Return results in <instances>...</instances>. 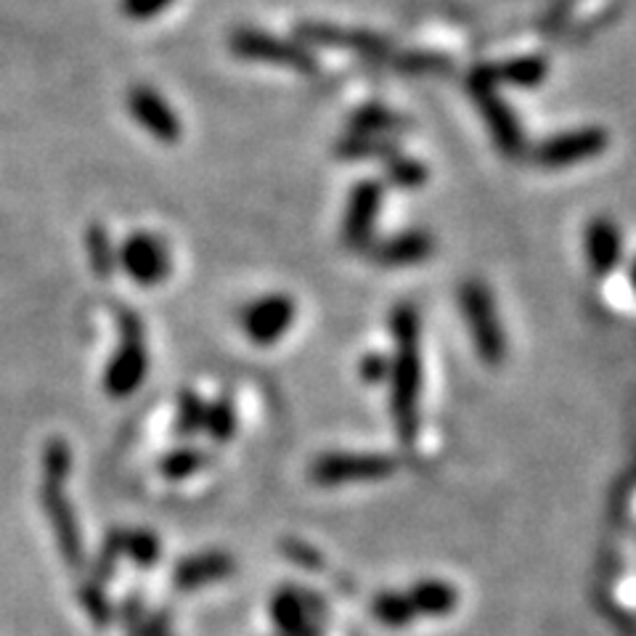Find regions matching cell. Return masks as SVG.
Returning a JSON list of instances; mask_svg holds the SVG:
<instances>
[{
	"label": "cell",
	"instance_id": "6da1fadb",
	"mask_svg": "<svg viewBox=\"0 0 636 636\" xmlns=\"http://www.w3.org/2000/svg\"><path fill=\"white\" fill-rule=\"evenodd\" d=\"M395 350L391 356V417L400 443H411L419 432V404H422V319L413 302H398L391 313Z\"/></svg>",
	"mask_w": 636,
	"mask_h": 636
},
{
	"label": "cell",
	"instance_id": "7a4b0ae2",
	"mask_svg": "<svg viewBox=\"0 0 636 636\" xmlns=\"http://www.w3.org/2000/svg\"><path fill=\"white\" fill-rule=\"evenodd\" d=\"M459 311L465 316V324L472 337L475 353L485 367H502L506 358V337L504 326L499 321L496 302H493L491 289L483 281L469 279L459 287Z\"/></svg>",
	"mask_w": 636,
	"mask_h": 636
},
{
	"label": "cell",
	"instance_id": "3957f363",
	"mask_svg": "<svg viewBox=\"0 0 636 636\" xmlns=\"http://www.w3.org/2000/svg\"><path fill=\"white\" fill-rule=\"evenodd\" d=\"M398 472V461L387 454H356V451H329L308 467V480L319 488H339L356 483H380Z\"/></svg>",
	"mask_w": 636,
	"mask_h": 636
},
{
	"label": "cell",
	"instance_id": "277c9868",
	"mask_svg": "<svg viewBox=\"0 0 636 636\" xmlns=\"http://www.w3.org/2000/svg\"><path fill=\"white\" fill-rule=\"evenodd\" d=\"M120 337L122 345L112 361H109L107 374H104V391L112 398H128L144 385L146 372H149V356L144 345V324L133 311L120 313Z\"/></svg>",
	"mask_w": 636,
	"mask_h": 636
},
{
	"label": "cell",
	"instance_id": "5b68a950",
	"mask_svg": "<svg viewBox=\"0 0 636 636\" xmlns=\"http://www.w3.org/2000/svg\"><path fill=\"white\" fill-rule=\"evenodd\" d=\"M231 51L239 59L247 61H265V64L284 67V70L302 72V75H313L319 70L316 57H313L311 48H305L298 40L276 38V35L263 33V29L252 27H239L231 35Z\"/></svg>",
	"mask_w": 636,
	"mask_h": 636
},
{
	"label": "cell",
	"instance_id": "8992f818",
	"mask_svg": "<svg viewBox=\"0 0 636 636\" xmlns=\"http://www.w3.org/2000/svg\"><path fill=\"white\" fill-rule=\"evenodd\" d=\"M242 329L247 339L257 348H274L298 321V302L289 295L274 292L252 300L242 311Z\"/></svg>",
	"mask_w": 636,
	"mask_h": 636
},
{
	"label": "cell",
	"instance_id": "52a82bcc",
	"mask_svg": "<svg viewBox=\"0 0 636 636\" xmlns=\"http://www.w3.org/2000/svg\"><path fill=\"white\" fill-rule=\"evenodd\" d=\"M295 35H298V43H302L305 48H339V51H350L369 61H395L391 40L367 33V29H345L335 27V24L305 22L295 29Z\"/></svg>",
	"mask_w": 636,
	"mask_h": 636
},
{
	"label": "cell",
	"instance_id": "ba28073f",
	"mask_svg": "<svg viewBox=\"0 0 636 636\" xmlns=\"http://www.w3.org/2000/svg\"><path fill=\"white\" fill-rule=\"evenodd\" d=\"M608 133L602 128H578V131L557 133L552 139L541 141L539 146H533L530 157L539 168L547 170H560L571 168V165L586 163V159H595L608 149Z\"/></svg>",
	"mask_w": 636,
	"mask_h": 636
},
{
	"label": "cell",
	"instance_id": "9c48e42d",
	"mask_svg": "<svg viewBox=\"0 0 636 636\" xmlns=\"http://www.w3.org/2000/svg\"><path fill=\"white\" fill-rule=\"evenodd\" d=\"M382 202H385V187L380 181H358L348 196V207H345L343 220V244L348 250L367 252L369 244L374 242V226L380 218Z\"/></svg>",
	"mask_w": 636,
	"mask_h": 636
},
{
	"label": "cell",
	"instance_id": "30bf717a",
	"mask_svg": "<svg viewBox=\"0 0 636 636\" xmlns=\"http://www.w3.org/2000/svg\"><path fill=\"white\" fill-rule=\"evenodd\" d=\"M319 608L321 599L311 591L284 586L274 591L268 602V617L274 623L276 636H321L319 626Z\"/></svg>",
	"mask_w": 636,
	"mask_h": 636
},
{
	"label": "cell",
	"instance_id": "8fae6325",
	"mask_svg": "<svg viewBox=\"0 0 636 636\" xmlns=\"http://www.w3.org/2000/svg\"><path fill=\"white\" fill-rule=\"evenodd\" d=\"M40 504H43V512H46L48 523H51L53 536H57L61 557H64L67 565L80 571V567L85 565L83 539H80L77 517H75V512H72L70 499H67L64 485L43 483Z\"/></svg>",
	"mask_w": 636,
	"mask_h": 636
},
{
	"label": "cell",
	"instance_id": "7c38bea8",
	"mask_svg": "<svg viewBox=\"0 0 636 636\" xmlns=\"http://www.w3.org/2000/svg\"><path fill=\"white\" fill-rule=\"evenodd\" d=\"M469 96L478 104L480 115H483L488 131H491L493 144L499 146V152L506 154V157H523V154H528V141H525L520 122H517L515 112L506 107L496 88L469 91Z\"/></svg>",
	"mask_w": 636,
	"mask_h": 636
},
{
	"label": "cell",
	"instance_id": "4fadbf2b",
	"mask_svg": "<svg viewBox=\"0 0 636 636\" xmlns=\"http://www.w3.org/2000/svg\"><path fill=\"white\" fill-rule=\"evenodd\" d=\"M120 263L128 276L141 287H157L168 279L170 255L165 244L152 233H133L120 250Z\"/></svg>",
	"mask_w": 636,
	"mask_h": 636
},
{
	"label": "cell",
	"instance_id": "5bb4252c",
	"mask_svg": "<svg viewBox=\"0 0 636 636\" xmlns=\"http://www.w3.org/2000/svg\"><path fill=\"white\" fill-rule=\"evenodd\" d=\"M435 252V237L424 228H406V231L393 233V237L380 239L369 244L367 257L382 268H409L430 261Z\"/></svg>",
	"mask_w": 636,
	"mask_h": 636
},
{
	"label": "cell",
	"instance_id": "9a60e30c",
	"mask_svg": "<svg viewBox=\"0 0 636 636\" xmlns=\"http://www.w3.org/2000/svg\"><path fill=\"white\" fill-rule=\"evenodd\" d=\"M584 255L589 271L599 279L610 276L623 263V233L613 218L597 215L584 228Z\"/></svg>",
	"mask_w": 636,
	"mask_h": 636
},
{
	"label": "cell",
	"instance_id": "2e32d148",
	"mask_svg": "<svg viewBox=\"0 0 636 636\" xmlns=\"http://www.w3.org/2000/svg\"><path fill=\"white\" fill-rule=\"evenodd\" d=\"M233 571H237V562H233L231 554L213 549V552H202L178 562L176 573H172V584H176L178 591H194L231 578Z\"/></svg>",
	"mask_w": 636,
	"mask_h": 636
},
{
	"label": "cell",
	"instance_id": "e0dca14e",
	"mask_svg": "<svg viewBox=\"0 0 636 636\" xmlns=\"http://www.w3.org/2000/svg\"><path fill=\"white\" fill-rule=\"evenodd\" d=\"M131 112L154 139L165 141V144L181 139V122H178L176 112L152 88L131 91Z\"/></svg>",
	"mask_w": 636,
	"mask_h": 636
},
{
	"label": "cell",
	"instance_id": "ac0fdd59",
	"mask_svg": "<svg viewBox=\"0 0 636 636\" xmlns=\"http://www.w3.org/2000/svg\"><path fill=\"white\" fill-rule=\"evenodd\" d=\"M413 615L419 617H448L459 610L461 595L451 580L443 578H422L406 589Z\"/></svg>",
	"mask_w": 636,
	"mask_h": 636
},
{
	"label": "cell",
	"instance_id": "d6986e66",
	"mask_svg": "<svg viewBox=\"0 0 636 636\" xmlns=\"http://www.w3.org/2000/svg\"><path fill=\"white\" fill-rule=\"evenodd\" d=\"M350 133H363V135H382V139H391V133L404 131L406 120L400 115H395L393 109L380 107V104H367V107L356 109L350 115Z\"/></svg>",
	"mask_w": 636,
	"mask_h": 636
},
{
	"label": "cell",
	"instance_id": "ffe728a7",
	"mask_svg": "<svg viewBox=\"0 0 636 636\" xmlns=\"http://www.w3.org/2000/svg\"><path fill=\"white\" fill-rule=\"evenodd\" d=\"M493 67H496L499 85L509 83L515 85V88H536V85H541L549 75V64L543 57H517Z\"/></svg>",
	"mask_w": 636,
	"mask_h": 636
},
{
	"label": "cell",
	"instance_id": "44dd1931",
	"mask_svg": "<svg viewBox=\"0 0 636 636\" xmlns=\"http://www.w3.org/2000/svg\"><path fill=\"white\" fill-rule=\"evenodd\" d=\"M335 154L343 159H387L395 149V141L382 139V135H363V133H350L345 139L337 141Z\"/></svg>",
	"mask_w": 636,
	"mask_h": 636
},
{
	"label": "cell",
	"instance_id": "7402d4cb",
	"mask_svg": "<svg viewBox=\"0 0 636 636\" xmlns=\"http://www.w3.org/2000/svg\"><path fill=\"white\" fill-rule=\"evenodd\" d=\"M372 617L385 628H406L417 621L406 591H380L372 599Z\"/></svg>",
	"mask_w": 636,
	"mask_h": 636
},
{
	"label": "cell",
	"instance_id": "603a6c76",
	"mask_svg": "<svg viewBox=\"0 0 636 636\" xmlns=\"http://www.w3.org/2000/svg\"><path fill=\"white\" fill-rule=\"evenodd\" d=\"M209 467V454L196 446H183L170 451L168 456H163L159 461V472L168 480H187L191 475H200L202 469Z\"/></svg>",
	"mask_w": 636,
	"mask_h": 636
},
{
	"label": "cell",
	"instance_id": "cb8c5ba5",
	"mask_svg": "<svg viewBox=\"0 0 636 636\" xmlns=\"http://www.w3.org/2000/svg\"><path fill=\"white\" fill-rule=\"evenodd\" d=\"M385 176L398 189H419L428 183L430 172L428 165L419 163V159L406 157V154H393V157L385 159Z\"/></svg>",
	"mask_w": 636,
	"mask_h": 636
},
{
	"label": "cell",
	"instance_id": "d4e9b609",
	"mask_svg": "<svg viewBox=\"0 0 636 636\" xmlns=\"http://www.w3.org/2000/svg\"><path fill=\"white\" fill-rule=\"evenodd\" d=\"M120 617L125 621L128 634H131V636H172L168 623H165L163 617L146 613L144 604H141L139 597L128 599V602L122 604Z\"/></svg>",
	"mask_w": 636,
	"mask_h": 636
},
{
	"label": "cell",
	"instance_id": "484cf974",
	"mask_svg": "<svg viewBox=\"0 0 636 636\" xmlns=\"http://www.w3.org/2000/svg\"><path fill=\"white\" fill-rule=\"evenodd\" d=\"M205 411L207 400H202L194 391H183L178 395L176 409V432L181 437H194L196 432L205 430Z\"/></svg>",
	"mask_w": 636,
	"mask_h": 636
},
{
	"label": "cell",
	"instance_id": "4316f807",
	"mask_svg": "<svg viewBox=\"0 0 636 636\" xmlns=\"http://www.w3.org/2000/svg\"><path fill=\"white\" fill-rule=\"evenodd\" d=\"M215 443H228L237 435V409L228 398H218L207 404L205 411V430Z\"/></svg>",
	"mask_w": 636,
	"mask_h": 636
},
{
	"label": "cell",
	"instance_id": "83f0119b",
	"mask_svg": "<svg viewBox=\"0 0 636 636\" xmlns=\"http://www.w3.org/2000/svg\"><path fill=\"white\" fill-rule=\"evenodd\" d=\"M43 469H46V483L64 485L72 472V448L61 437H51L43 451Z\"/></svg>",
	"mask_w": 636,
	"mask_h": 636
},
{
	"label": "cell",
	"instance_id": "f1b7e54d",
	"mask_svg": "<svg viewBox=\"0 0 636 636\" xmlns=\"http://www.w3.org/2000/svg\"><path fill=\"white\" fill-rule=\"evenodd\" d=\"M77 599L96 626H109V623H112L115 610H112V604H109V599L107 595H104L98 580H83V584L77 586Z\"/></svg>",
	"mask_w": 636,
	"mask_h": 636
},
{
	"label": "cell",
	"instance_id": "f546056e",
	"mask_svg": "<svg viewBox=\"0 0 636 636\" xmlns=\"http://www.w3.org/2000/svg\"><path fill=\"white\" fill-rule=\"evenodd\" d=\"M120 557H125V530L115 528L112 533L101 541V549H98V557L94 565V580L104 584V580L112 578Z\"/></svg>",
	"mask_w": 636,
	"mask_h": 636
},
{
	"label": "cell",
	"instance_id": "4dcf8cb0",
	"mask_svg": "<svg viewBox=\"0 0 636 636\" xmlns=\"http://www.w3.org/2000/svg\"><path fill=\"white\" fill-rule=\"evenodd\" d=\"M163 554L159 539L149 530H125V557H131L139 567H154Z\"/></svg>",
	"mask_w": 636,
	"mask_h": 636
},
{
	"label": "cell",
	"instance_id": "1f68e13d",
	"mask_svg": "<svg viewBox=\"0 0 636 636\" xmlns=\"http://www.w3.org/2000/svg\"><path fill=\"white\" fill-rule=\"evenodd\" d=\"M88 250H91V265L101 279H107L115 271V252L112 244H109V237L104 233V228L94 226L88 231Z\"/></svg>",
	"mask_w": 636,
	"mask_h": 636
},
{
	"label": "cell",
	"instance_id": "d6a6232c",
	"mask_svg": "<svg viewBox=\"0 0 636 636\" xmlns=\"http://www.w3.org/2000/svg\"><path fill=\"white\" fill-rule=\"evenodd\" d=\"M358 376L367 385H385L387 376H391V356L367 353L361 358V363H358Z\"/></svg>",
	"mask_w": 636,
	"mask_h": 636
},
{
	"label": "cell",
	"instance_id": "836d02e7",
	"mask_svg": "<svg viewBox=\"0 0 636 636\" xmlns=\"http://www.w3.org/2000/svg\"><path fill=\"white\" fill-rule=\"evenodd\" d=\"M172 0H125L122 9H125L128 16L133 20H149V16H157L159 11H165Z\"/></svg>",
	"mask_w": 636,
	"mask_h": 636
},
{
	"label": "cell",
	"instance_id": "e575fe53",
	"mask_svg": "<svg viewBox=\"0 0 636 636\" xmlns=\"http://www.w3.org/2000/svg\"><path fill=\"white\" fill-rule=\"evenodd\" d=\"M628 281H632V287L636 289V257H634L632 268H628Z\"/></svg>",
	"mask_w": 636,
	"mask_h": 636
}]
</instances>
